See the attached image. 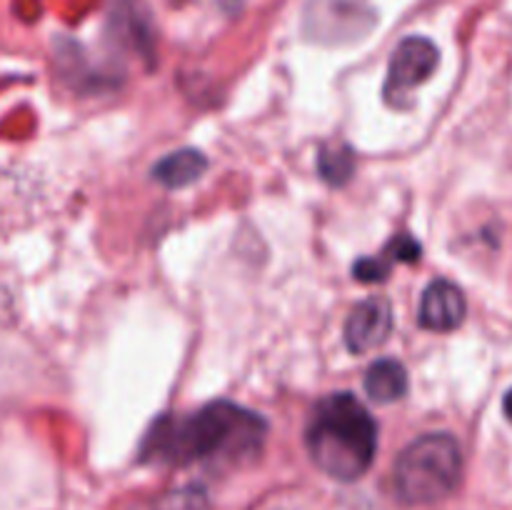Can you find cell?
Segmentation results:
<instances>
[{"label": "cell", "mask_w": 512, "mask_h": 510, "mask_svg": "<svg viewBox=\"0 0 512 510\" xmlns=\"http://www.w3.org/2000/svg\"><path fill=\"white\" fill-rule=\"evenodd\" d=\"M463 478V450L450 433H428L400 453L393 468L395 495L405 505H433Z\"/></svg>", "instance_id": "obj_3"}, {"label": "cell", "mask_w": 512, "mask_h": 510, "mask_svg": "<svg viewBox=\"0 0 512 510\" xmlns=\"http://www.w3.org/2000/svg\"><path fill=\"white\" fill-rule=\"evenodd\" d=\"M365 390L375 403H395L408 393V370L393 358L375 360L365 373Z\"/></svg>", "instance_id": "obj_9"}, {"label": "cell", "mask_w": 512, "mask_h": 510, "mask_svg": "<svg viewBox=\"0 0 512 510\" xmlns=\"http://www.w3.org/2000/svg\"><path fill=\"white\" fill-rule=\"evenodd\" d=\"M320 178L330 185H345L355 175V150L343 140H333L320 148L318 155Z\"/></svg>", "instance_id": "obj_10"}, {"label": "cell", "mask_w": 512, "mask_h": 510, "mask_svg": "<svg viewBox=\"0 0 512 510\" xmlns=\"http://www.w3.org/2000/svg\"><path fill=\"white\" fill-rule=\"evenodd\" d=\"M438 63L440 50L433 40L420 38V35H410V38L400 40L388 65V78H385L383 88L385 100L393 108L410 105V93L435 73Z\"/></svg>", "instance_id": "obj_5"}, {"label": "cell", "mask_w": 512, "mask_h": 510, "mask_svg": "<svg viewBox=\"0 0 512 510\" xmlns=\"http://www.w3.org/2000/svg\"><path fill=\"white\" fill-rule=\"evenodd\" d=\"M305 448L325 475L353 483L373 465L378 423L353 393H333L315 403L305 425Z\"/></svg>", "instance_id": "obj_2"}, {"label": "cell", "mask_w": 512, "mask_h": 510, "mask_svg": "<svg viewBox=\"0 0 512 510\" xmlns=\"http://www.w3.org/2000/svg\"><path fill=\"white\" fill-rule=\"evenodd\" d=\"M268 438V420L230 400H215L198 413L160 415L145 433L140 460L188 465L195 460L238 465L258 458Z\"/></svg>", "instance_id": "obj_1"}, {"label": "cell", "mask_w": 512, "mask_h": 510, "mask_svg": "<svg viewBox=\"0 0 512 510\" xmlns=\"http://www.w3.org/2000/svg\"><path fill=\"white\" fill-rule=\"evenodd\" d=\"M465 313H468V303H465L463 290L450 280L440 278L425 288L423 298H420L418 320L425 330L450 333L463 325Z\"/></svg>", "instance_id": "obj_7"}, {"label": "cell", "mask_w": 512, "mask_h": 510, "mask_svg": "<svg viewBox=\"0 0 512 510\" xmlns=\"http://www.w3.org/2000/svg\"><path fill=\"white\" fill-rule=\"evenodd\" d=\"M370 0H310L305 8V35L323 45H348L375 28Z\"/></svg>", "instance_id": "obj_4"}, {"label": "cell", "mask_w": 512, "mask_h": 510, "mask_svg": "<svg viewBox=\"0 0 512 510\" xmlns=\"http://www.w3.org/2000/svg\"><path fill=\"white\" fill-rule=\"evenodd\" d=\"M503 410H505V415H508V420H510V423H512V388H510V393L505 395Z\"/></svg>", "instance_id": "obj_13"}, {"label": "cell", "mask_w": 512, "mask_h": 510, "mask_svg": "<svg viewBox=\"0 0 512 510\" xmlns=\"http://www.w3.org/2000/svg\"><path fill=\"white\" fill-rule=\"evenodd\" d=\"M393 330V308L383 295L363 300L350 310L345 320V345L350 353L363 355L380 348Z\"/></svg>", "instance_id": "obj_6"}, {"label": "cell", "mask_w": 512, "mask_h": 510, "mask_svg": "<svg viewBox=\"0 0 512 510\" xmlns=\"http://www.w3.org/2000/svg\"><path fill=\"white\" fill-rule=\"evenodd\" d=\"M420 255H423V245L415 240V235L398 233L390 238V243L385 245V250L378 255V258L385 268L393 270V265L398 263H418Z\"/></svg>", "instance_id": "obj_11"}, {"label": "cell", "mask_w": 512, "mask_h": 510, "mask_svg": "<svg viewBox=\"0 0 512 510\" xmlns=\"http://www.w3.org/2000/svg\"><path fill=\"white\" fill-rule=\"evenodd\" d=\"M155 510H208V495L198 485H188L165 495Z\"/></svg>", "instance_id": "obj_12"}, {"label": "cell", "mask_w": 512, "mask_h": 510, "mask_svg": "<svg viewBox=\"0 0 512 510\" xmlns=\"http://www.w3.org/2000/svg\"><path fill=\"white\" fill-rule=\"evenodd\" d=\"M208 170V158L195 148H180L158 160L153 168V178L165 188H185L195 183Z\"/></svg>", "instance_id": "obj_8"}]
</instances>
